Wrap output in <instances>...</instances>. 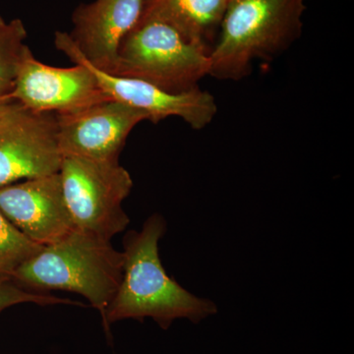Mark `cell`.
Returning <instances> with one entry per match:
<instances>
[{
    "label": "cell",
    "mask_w": 354,
    "mask_h": 354,
    "mask_svg": "<svg viewBox=\"0 0 354 354\" xmlns=\"http://www.w3.org/2000/svg\"><path fill=\"white\" fill-rule=\"evenodd\" d=\"M0 211L30 241L48 246L75 230L59 172L0 188Z\"/></svg>",
    "instance_id": "obj_10"
},
{
    "label": "cell",
    "mask_w": 354,
    "mask_h": 354,
    "mask_svg": "<svg viewBox=\"0 0 354 354\" xmlns=\"http://www.w3.org/2000/svg\"><path fill=\"white\" fill-rule=\"evenodd\" d=\"M11 101L12 100L8 99V97H0V115L3 113V111H6Z\"/></svg>",
    "instance_id": "obj_16"
},
{
    "label": "cell",
    "mask_w": 354,
    "mask_h": 354,
    "mask_svg": "<svg viewBox=\"0 0 354 354\" xmlns=\"http://www.w3.org/2000/svg\"><path fill=\"white\" fill-rule=\"evenodd\" d=\"M167 223L153 214L140 232L130 230L123 239V274L120 288L106 311L102 326L111 339V326L118 321L152 319L167 330L178 319L199 324L218 313L212 300L189 292L165 272L158 254V241Z\"/></svg>",
    "instance_id": "obj_1"
},
{
    "label": "cell",
    "mask_w": 354,
    "mask_h": 354,
    "mask_svg": "<svg viewBox=\"0 0 354 354\" xmlns=\"http://www.w3.org/2000/svg\"><path fill=\"white\" fill-rule=\"evenodd\" d=\"M62 190L74 225L111 241L129 225L122 203L133 187L129 172L118 160L62 158Z\"/></svg>",
    "instance_id": "obj_5"
},
{
    "label": "cell",
    "mask_w": 354,
    "mask_h": 354,
    "mask_svg": "<svg viewBox=\"0 0 354 354\" xmlns=\"http://www.w3.org/2000/svg\"><path fill=\"white\" fill-rule=\"evenodd\" d=\"M37 304L39 305L50 304H79L71 300L53 297V295L41 293L39 291L28 290L18 285L12 279H0V312L13 305L20 304Z\"/></svg>",
    "instance_id": "obj_15"
},
{
    "label": "cell",
    "mask_w": 354,
    "mask_h": 354,
    "mask_svg": "<svg viewBox=\"0 0 354 354\" xmlns=\"http://www.w3.org/2000/svg\"><path fill=\"white\" fill-rule=\"evenodd\" d=\"M57 114L11 101L0 115V188L59 172Z\"/></svg>",
    "instance_id": "obj_6"
},
{
    "label": "cell",
    "mask_w": 354,
    "mask_h": 354,
    "mask_svg": "<svg viewBox=\"0 0 354 354\" xmlns=\"http://www.w3.org/2000/svg\"><path fill=\"white\" fill-rule=\"evenodd\" d=\"M209 55L172 26L140 17L120 41L109 73L140 79L167 92H186L209 75Z\"/></svg>",
    "instance_id": "obj_4"
},
{
    "label": "cell",
    "mask_w": 354,
    "mask_h": 354,
    "mask_svg": "<svg viewBox=\"0 0 354 354\" xmlns=\"http://www.w3.org/2000/svg\"><path fill=\"white\" fill-rule=\"evenodd\" d=\"M124 256L111 241L75 228L62 241L44 246L13 274L28 290L78 293L100 312L102 321L118 292Z\"/></svg>",
    "instance_id": "obj_2"
},
{
    "label": "cell",
    "mask_w": 354,
    "mask_h": 354,
    "mask_svg": "<svg viewBox=\"0 0 354 354\" xmlns=\"http://www.w3.org/2000/svg\"><path fill=\"white\" fill-rule=\"evenodd\" d=\"M304 10V0H230L209 55V75L239 80L254 60L286 50L301 34Z\"/></svg>",
    "instance_id": "obj_3"
},
{
    "label": "cell",
    "mask_w": 354,
    "mask_h": 354,
    "mask_svg": "<svg viewBox=\"0 0 354 354\" xmlns=\"http://www.w3.org/2000/svg\"><path fill=\"white\" fill-rule=\"evenodd\" d=\"M26 38L22 21H0V97H8L12 91L21 62L30 50Z\"/></svg>",
    "instance_id": "obj_13"
},
{
    "label": "cell",
    "mask_w": 354,
    "mask_h": 354,
    "mask_svg": "<svg viewBox=\"0 0 354 354\" xmlns=\"http://www.w3.org/2000/svg\"><path fill=\"white\" fill-rule=\"evenodd\" d=\"M230 0H143L141 17L172 26L184 38L211 53Z\"/></svg>",
    "instance_id": "obj_12"
},
{
    "label": "cell",
    "mask_w": 354,
    "mask_h": 354,
    "mask_svg": "<svg viewBox=\"0 0 354 354\" xmlns=\"http://www.w3.org/2000/svg\"><path fill=\"white\" fill-rule=\"evenodd\" d=\"M43 247L30 241L0 211V279H12L21 266Z\"/></svg>",
    "instance_id": "obj_14"
},
{
    "label": "cell",
    "mask_w": 354,
    "mask_h": 354,
    "mask_svg": "<svg viewBox=\"0 0 354 354\" xmlns=\"http://www.w3.org/2000/svg\"><path fill=\"white\" fill-rule=\"evenodd\" d=\"M143 0H95L81 4L72 16L70 38L86 60L111 72L123 38L138 23Z\"/></svg>",
    "instance_id": "obj_11"
},
{
    "label": "cell",
    "mask_w": 354,
    "mask_h": 354,
    "mask_svg": "<svg viewBox=\"0 0 354 354\" xmlns=\"http://www.w3.org/2000/svg\"><path fill=\"white\" fill-rule=\"evenodd\" d=\"M9 99L38 113L69 114L109 100L86 65L68 68L39 62L31 50L21 62Z\"/></svg>",
    "instance_id": "obj_8"
},
{
    "label": "cell",
    "mask_w": 354,
    "mask_h": 354,
    "mask_svg": "<svg viewBox=\"0 0 354 354\" xmlns=\"http://www.w3.org/2000/svg\"><path fill=\"white\" fill-rule=\"evenodd\" d=\"M57 118L62 157L100 160H118L133 128L149 120L144 111L111 99Z\"/></svg>",
    "instance_id": "obj_9"
},
{
    "label": "cell",
    "mask_w": 354,
    "mask_h": 354,
    "mask_svg": "<svg viewBox=\"0 0 354 354\" xmlns=\"http://www.w3.org/2000/svg\"><path fill=\"white\" fill-rule=\"evenodd\" d=\"M2 19H3V18H2L1 16H0V21H1Z\"/></svg>",
    "instance_id": "obj_17"
},
{
    "label": "cell",
    "mask_w": 354,
    "mask_h": 354,
    "mask_svg": "<svg viewBox=\"0 0 354 354\" xmlns=\"http://www.w3.org/2000/svg\"><path fill=\"white\" fill-rule=\"evenodd\" d=\"M55 44L72 62L86 65L92 71L106 97L144 111L153 123L176 116L193 129L200 130L209 125L218 113L215 97L198 87L186 92L171 93L140 79L102 71L82 57L66 32H55Z\"/></svg>",
    "instance_id": "obj_7"
}]
</instances>
